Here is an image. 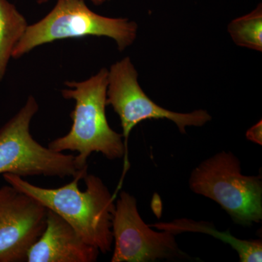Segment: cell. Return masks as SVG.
Returning a JSON list of instances; mask_svg holds the SVG:
<instances>
[{
  "mask_svg": "<svg viewBox=\"0 0 262 262\" xmlns=\"http://www.w3.org/2000/svg\"><path fill=\"white\" fill-rule=\"evenodd\" d=\"M8 184L37 200L48 210L59 215L87 244L100 253L112 251V222L116 196L102 179L84 170L63 187L44 188L31 184L23 177L3 174Z\"/></svg>",
  "mask_w": 262,
  "mask_h": 262,
  "instance_id": "obj_1",
  "label": "cell"
},
{
  "mask_svg": "<svg viewBox=\"0 0 262 262\" xmlns=\"http://www.w3.org/2000/svg\"><path fill=\"white\" fill-rule=\"evenodd\" d=\"M108 75V70L103 68L82 82L67 81L68 89L61 91L63 98L75 101L70 115L72 125L67 135L52 141L48 147L58 152L77 151L76 161L80 169L89 167L88 159L93 152L110 160L125 158L122 135L110 126L106 118Z\"/></svg>",
  "mask_w": 262,
  "mask_h": 262,
  "instance_id": "obj_2",
  "label": "cell"
},
{
  "mask_svg": "<svg viewBox=\"0 0 262 262\" xmlns=\"http://www.w3.org/2000/svg\"><path fill=\"white\" fill-rule=\"evenodd\" d=\"M189 186L218 203L237 225L251 227L261 222V177L243 174L241 161L231 151L202 162L191 173Z\"/></svg>",
  "mask_w": 262,
  "mask_h": 262,
  "instance_id": "obj_3",
  "label": "cell"
},
{
  "mask_svg": "<svg viewBox=\"0 0 262 262\" xmlns=\"http://www.w3.org/2000/svg\"><path fill=\"white\" fill-rule=\"evenodd\" d=\"M137 32L135 22L98 15L90 9L84 0H58L46 17L27 27L12 58H20L38 46L59 39L89 36L111 38L118 49L123 51L135 41Z\"/></svg>",
  "mask_w": 262,
  "mask_h": 262,
  "instance_id": "obj_4",
  "label": "cell"
},
{
  "mask_svg": "<svg viewBox=\"0 0 262 262\" xmlns=\"http://www.w3.org/2000/svg\"><path fill=\"white\" fill-rule=\"evenodd\" d=\"M38 110L35 98L29 96L23 107L0 129V174L64 179L88 170L89 167L79 168L75 155L53 151L34 140L30 124Z\"/></svg>",
  "mask_w": 262,
  "mask_h": 262,
  "instance_id": "obj_5",
  "label": "cell"
},
{
  "mask_svg": "<svg viewBox=\"0 0 262 262\" xmlns=\"http://www.w3.org/2000/svg\"><path fill=\"white\" fill-rule=\"evenodd\" d=\"M106 103L113 106L121 122L125 148L122 178L129 168L127 139L134 127L141 122L146 120H168L176 124L182 134H186V127H202L212 119L206 110L179 113L157 104L139 85L137 71L129 57H125L110 67Z\"/></svg>",
  "mask_w": 262,
  "mask_h": 262,
  "instance_id": "obj_6",
  "label": "cell"
},
{
  "mask_svg": "<svg viewBox=\"0 0 262 262\" xmlns=\"http://www.w3.org/2000/svg\"><path fill=\"white\" fill-rule=\"evenodd\" d=\"M112 231L115 248L112 262H153L158 260L189 258L181 251L175 234L157 232L143 221L137 201L122 191L115 203Z\"/></svg>",
  "mask_w": 262,
  "mask_h": 262,
  "instance_id": "obj_7",
  "label": "cell"
},
{
  "mask_svg": "<svg viewBox=\"0 0 262 262\" xmlns=\"http://www.w3.org/2000/svg\"><path fill=\"white\" fill-rule=\"evenodd\" d=\"M48 209L16 188L0 187V262L27 261L46 225Z\"/></svg>",
  "mask_w": 262,
  "mask_h": 262,
  "instance_id": "obj_8",
  "label": "cell"
},
{
  "mask_svg": "<svg viewBox=\"0 0 262 262\" xmlns=\"http://www.w3.org/2000/svg\"><path fill=\"white\" fill-rule=\"evenodd\" d=\"M100 251L59 215L48 209L46 225L27 255L28 262H94Z\"/></svg>",
  "mask_w": 262,
  "mask_h": 262,
  "instance_id": "obj_9",
  "label": "cell"
},
{
  "mask_svg": "<svg viewBox=\"0 0 262 262\" xmlns=\"http://www.w3.org/2000/svg\"><path fill=\"white\" fill-rule=\"evenodd\" d=\"M160 231H168L177 235L182 232H198L211 234L233 248L238 254L241 262H261L262 241H246L234 237L229 230L220 232L215 228L213 224L206 222H195L189 219H177L171 222H159L149 225Z\"/></svg>",
  "mask_w": 262,
  "mask_h": 262,
  "instance_id": "obj_10",
  "label": "cell"
},
{
  "mask_svg": "<svg viewBox=\"0 0 262 262\" xmlns=\"http://www.w3.org/2000/svg\"><path fill=\"white\" fill-rule=\"evenodd\" d=\"M28 27L27 20L8 0H0V82L13 50Z\"/></svg>",
  "mask_w": 262,
  "mask_h": 262,
  "instance_id": "obj_11",
  "label": "cell"
},
{
  "mask_svg": "<svg viewBox=\"0 0 262 262\" xmlns=\"http://www.w3.org/2000/svg\"><path fill=\"white\" fill-rule=\"evenodd\" d=\"M228 32L237 46L261 51V5L248 14L232 20L229 24Z\"/></svg>",
  "mask_w": 262,
  "mask_h": 262,
  "instance_id": "obj_12",
  "label": "cell"
},
{
  "mask_svg": "<svg viewBox=\"0 0 262 262\" xmlns=\"http://www.w3.org/2000/svg\"><path fill=\"white\" fill-rule=\"evenodd\" d=\"M261 122H258L256 125H253L251 128L246 133V137L249 140L261 145Z\"/></svg>",
  "mask_w": 262,
  "mask_h": 262,
  "instance_id": "obj_13",
  "label": "cell"
},
{
  "mask_svg": "<svg viewBox=\"0 0 262 262\" xmlns=\"http://www.w3.org/2000/svg\"><path fill=\"white\" fill-rule=\"evenodd\" d=\"M49 0H37L38 4H44V3H47ZM94 5H102L103 3L106 1V0H91Z\"/></svg>",
  "mask_w": 262,
  "mask_h": 262,
  "instance_id": "obj_14",
  "label": "cell"
}]
</instances>
